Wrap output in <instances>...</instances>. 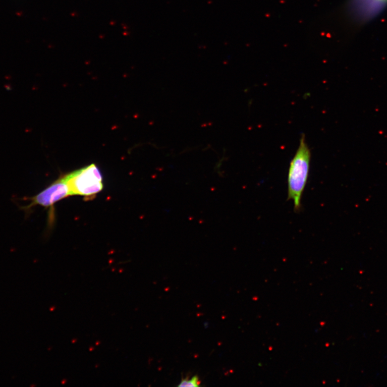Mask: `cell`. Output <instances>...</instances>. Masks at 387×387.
<instances>
[{"label": "cell", "instance_id": "obj_3", "mask_svg": "<svg viewBox=\"0 0 387 387\" xmlns=\"http://www.w3.org/2000/svg\"><path fill=\"white\" fill-rule=\"evenodd\" d=\"M70 196L71 195L69 186L63 177L36 195L25 199L30 203L21 206V209L27 213L37 205L45 208H52L56 203Z\"/></svg>", "mask_w": 387, "mask_h": 387}, {"label": "cell", "instance_id": "obj_2", "mask_svg": "<svg viewBox=\"0 0 387 387\" xmlns=\"http://www.w3.org/2000/svg\"><path fill=\"white\" fill-rule=\"evenodd\" d=\"M64 177L69 186L71 195H79L90 199L101 192L103 188L102 176L94 163Z\"/></svg>", "mask_w": 387, "mask_h": 387}, {"label": "cell", "instance_id": "obj_1", "mask_svg": "<svg viewBox=\"0 0 387 387\" xmlns=\"http://www.w3.org/2000/svg\"><path fill=\"white\" fill-rule=\"evenodd\" d=\"M310 159V151L303 135L288 172V199L293 201L295 211L301 209L302 195L309 177Z\"/></svg>", "mask_w": 387, "mask_h": 387}, {"label": "cell", "instance_id": "obj_4", "mask_svg": "<svg viewBox=\"0 0 387 387\" xmlns=\"http://www.w3.org/2000/svg\"><path fill=\"white\" fill-rule=\"evenodd\" d=\"M200 380L199 377L197 375L192 378V379L189 380L188 378H184L180 382L179 386H200Z\"/></svg>", "mask_w": 387, "mask_h": 387}]
</instances>
